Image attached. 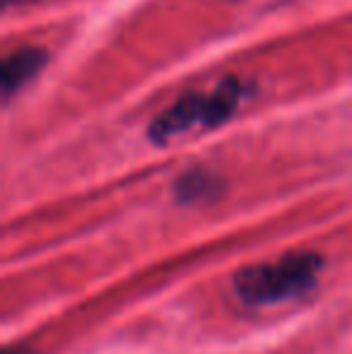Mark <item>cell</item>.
Returning a JSON list of instances; mask_svg holds the SVG:
<instances>
[{"mask_svg": "<svg viewBox=\"0 0 352 354\" xmlns=\"http://www.w3.org/2000/svg\"><path fill=\"white\" fill-rule=\"evenodd\" d=\"M326 258L316 251H292L270 263L246 266L232 277L237 297L249 306H272L309 294L319 282Z\"/></svg>", "mask_w": 352, "mask_h": 354, "instance_id": "1", "label": "cell"}, {"mask_svg": "<svg viewBox=\"0 0 352 354\" xmlns=\"http://www.w3.org/2000/svg\"><path fill=\"white\" fill-rule=\"evenodd\" d=\"M244 97V84L237 77H225L210 92H191L176 99L150 123L147 136L152 142L165 145L191 131H210L230 121Z\"/></svg>", "mask_w": 352, "mask_h": 354, "instance_id": "2", "label": "cell"}, {"mask_svg": "<svg viewBox=\"0 0 352 354\" xmlns=\"http://www.w3.org/2000/svg\"><path fill=\"white\" fill-rule=\"evenodd\" d=\"M46 63V53L41 48L24 46L5 56L3 68H0V87H3L5 99H10L15 92L24 87Z\"/></svg>", "mask_w": 352, "mask_h": 354, "instance_id": "3", "label": "cell"}, {"mask_svg": "<svg viewBox=\"0 0 352 354\" xmlns=\"http://www.w3.org/2000/svg\"><path fill=\"white\" fill-rule=\"evenodd\" d=\"M225 193V181L210 169H191L174 183V196L178 203L196 205V203H210Z\"/></svg>", "mask_w": 352, "mask_h": 354, "instance_id": "4", "label": "cell"}, {"mask_svg": "<svg viewBox=\"0 0 352 354\" xmlns=\"http://www.w3.org/2000/svg\"><path fill=\"white\" fill-rule=\"evenodd\" d=\"M3 354H34L29 347H22V345H10V347H5Z\"/></svg>", "mask_w": 352, "mask_h": 354, "instance_id": "5", "label": "cell"}]
</instances>
